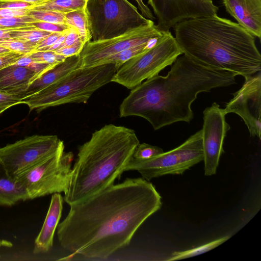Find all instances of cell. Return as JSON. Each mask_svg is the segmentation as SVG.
<instances>
[{"instance_id":"6da1fadb","label":"cell","mask_w":261,"mask_h":261,"mask_svg":"<svg viewBox=\"0 0 261 261\" xmlns=\"http://www.w3.org/2000/svg\"><path fill=\"white\" fill-rule=\"evenodd\" d=\"M162 205L152 183L143 178H126L70 205L57 228L59 242L72 255L106 259L129 245Z\"/></svg>"},{"instance_id":"7a4b0ae2","label":"cell","mask_w":261,"mask_h":261,"mask_svg":"<svg viewBox=\"0 0 261 261\" xmlns=\"http://www.w3.org/2000/svg\"><path fill=\"white\" fill-rule=\"evenodd\" d=\"M166 76L156 75L132 89L119 107L120 117L144 118L158 130L179 121L190 122L197 95L235 83L234 73L212 69L179 56Z\"/></svg>"},{"instance_id":"3957f363","label":"cell","mask_w":261,"mask_h":261,"mask_svg":"<svg viewBox=\"0 0 261 261\" xmlns=\"http://www.w3.org/2000/svg\"><path fill=\"white\" fill-rule=\"evenodd\" d=\"M173 30L182 54L203 66L244 77L260 71L255 37L238 23L203 16L184 20Z\"/></svg>"},{"instance_id":"277c9868","label":"cell","mask_w":261,"mask_h":261,"mask_svg":"<svg viewBox=\"0 0 261 261\" xmlns=\"http://www.w3.org/2000/svg\"><path fill=\"white\" fill-rule=\"evenodd\" d=\"M139 140L132 129L107 124L81 145L64 200L69 205L84 200L120 179Z\"/></svg>"},{"instance_id":"5b68a950","label":"cell","mask_w":261,"mask_h":261,"mask_svg":"<svg viewBox=\"0 0 261 261\" xmlns=\"http://www.w3.org/2000/svg\"><path fill=\"white\" fill-rule=\"evenodd\" d=\"M118 69L113 64L78 67L59 81L23 99L30 111L69 103H86L97 90L112 82Z\"/></svg>"},{"instance_id":"8992f818","label":"cell","mask_w":261,"mask_h":261,"mask_svg":"<svg viewBox=\"0 0 261 261\" xmlns=\"http://www.w3.org/2000/svg\"><path fill=\"white\" fill-rule=\"evenodd\" d=\"M84 9L94 41L117 37L153 22L127 0H87Z\"/></svg>"},{"instance_id":"52a82bcc","label":"cell","mask_w":261,"mask_h":261,"mask_svg":"<svg viewBox=\"0 0 261 261\" xmlns=\"http://www.w3.org/2000/svg\"><path fill=\"white\" fill-rule=\"evenodd\" d=\"M62 148L19 175L15 181L33 199L55 193L67 192L71 178L72 152Z\"/></svg>"},{"instance_id":"ba28073f","label":"cell","mask_w":261,"mask_h":261,"mask_svg":"<svg viewBox=\"0 0 261 261\" xmlns=\"http://www.w3.org/2000/svg\"><path fill=\"white\" fill-rule=\"evenodd\" d=\"M182 53L170 31L165 32L155 44L146 51L124 63L114 74L112 82L132 89L144 80L172 65Z\"/></svg>"},{"instance_id":"9c48e42d","label":"cell","mask_w":261,"mask_h":261,"mask_svg":"<svg viewBox=\"0 0 261 261\" xmlns=\"http://www.w3.org/2000/svg\"><path fill=\"white\" fill-rule=\"evenodd\" d=\"M203 160L201 129L177 147L146 160L133 157L124 171L137 170L142 178L150 179L167 174H182Z\"/></svg>"},{"instance_id":"30bf717a","label":"cell","mask_w":261,"mask_h":261,"mask_svg":"<svg viewBox=\"0 0 261 261\" xmlns=\"http://www.w3.org/2000/svg\"><path fill=\"white\" fill-rule=\"evenodd\" d=\"M64 143L56 135H33L0 148V161L15 181L21 174L52 155Z\"/></svg>"},{"instance_id":"8fae6325","label":"cell","mask_w":261,"mask_h":261,"mask_svg":"<svg viewBox=\"0 0 261 261\" xmlns=\"http://www.w3.org/2000/svg\"><path fill=\"white\" fill-rule=\"evenodd\" d=\"M165 32L160 31L153 22L117 37L88 41L80 54V67L102 65L113 55L139 45L156 42Z\"/></svg>"},{"instance_id":"7c38bea8","label":"cell","mask_w":261,"mask_h":261,"mask_svg":"<svg viewBox=\"0 0 261 261\" xmlns=\"http://www.w3.org/2000/svg\"><path fill=\"white\" fill-rule=\"evenodd\" d=\"M242 87L223 109L226 115L233 113L241 117L250 135L259 139L261 136V74L244 77Z\"/></svg>"},{"instance_id":"4fadbf2b","label":"cell","mask_w":261,"mask_h":261,"mask_svg":"<svg viewBox=\"0 0 261 261\" xmlns=\"http://www.w3.org/2000/svg\"><path fill=\"white\" fill-rule=\"evenodd\" d=\"M202 131L204 170L205 176L216 173L220 156L224 152L223 145L230 126L225 120L224 110L214 102L203 112Z\"/></svg>"},{"instance_id":"5bb4252c","label":"cell","mask_w":261,"mask_h":261,"mask_svg":"<svg viewBox=\"0 0 261 261\" xmlns=\"http://www.w3.org/2000/svg\"><path fill=\"white\" fill-rule=\"evenodd\" d=\"M162 32L189 18L217 15L218 7L209 0H148Z\"/></svg>"},{"instance_id":"9a60e30c","label":"cell","mask_w":261,"mask_h":261,"mask_svg":"<svg viewBox=\"0 0 261 261\" xmlns=\"http://www.w3.org/2000/svg\"><path fill=\"white\" fill-rule=\"evenodd\" d=\"M226 11L254 37H261V0H222Z\"/></svg>"},{"instance_id":"2e32d148","label":"cell","mask_w":261,"mask_h":261,"mask_svg":"<svg viewBox=\"0 0 261 261\" xmlns=\"http://www.w3.org/2000/svg\"><path fill=\"white\" fill-rule=\"evenodd\" d=\"M63 201L64 198L60 193H54L51 196L45 220L35 240L34 254L46 253L53 247L55 230L62 215Z\"/></svg>"},{"instance_id":"e0dca14e","label":"cell","mask_w":261,"mask_h":261,"mask_svg":"<svg viewBox=\"0 0 261 261\" xmlns=\"http://www.w3.org/2000/svg\"><path fill=\"white\" fill-rule=\"evenodd\" d=\"M37 78L35 72L22 66L11 65L4 67L0 69V92L23 98L30 85Z\"/></svg>"},{"instance_id":"ac0fdd59","label":"cell","mask_w":261,"mask_h":261,"mask_svg":"<svg viewBox=\"0 0 261 261\" xmlns=\"http://www.w3.org/2000/svg\"><path fill=\"white\" fill-rule=\"evenodd\" d=\"M80 55L67 57L34 81L23 95V99L59 81L80 67Z\"/></svg>"},{"instance_id":"d6986e66","label":"cell","mask_w":261,"mask_h":261,"mask_svg":"<svg viewBox=\"0 0 261 261\" xmlns=\"http://www.w3.org/2000/svg\"><path fill=\"white\" fill-rule=\"evenodd\" d=\"M27 200L26 193L9 177L0 161V205L12 206Z\"/></svg>"},{"instance_id":"ffe728a7","label":"cell","mask_w":261,"mask_h":261,"mask_svg":"<svg viewBox=\"0 0 261 261\" xmlns=\"http://www.w3.org/2000/svg\"><path fill=\"white\" fill-rule=\"evenodd\" d=\"M65 24L74 29L85 43L91 40L84 8L64 14Z\"/></svg>"},{"instance_id":"44dd1931","label":"cell","mask_w":261,"mask_h":261,"mask_svg":"<svg viewBox=\"0 0 261 261\" xmlns=\"http://www.w3.org/2000/svg\"><path fill=\"white\" fill-rule=\"evenodd\" d=\"M86 1L87 0H49L35 5L33 8L65 14L84 8Z\"/></svg>"},{"instance_id":"7402d4cb","label":"cell","mask_w":261,"mask_h":261,"mask_svg":"<svg viewBox=\"0 0 261 261\" xmlns=\"http://www.w3.org/2000/svg\"><path fill=\"white\" fill-rule=\"evenodd\" d=\"M156 42L139 45L113 55L107 58L103 61L102 64H113L118 69L128 60L146 51L153 46Z\"/></svg>"},{"instance_id":"603a6c76","label":"cell","mask_w":261,"mask_h":261,"mask_svg":"<svg viewBox=\"0 0 261 261\" xmlns=\"http://www.w3.org/2000/svg\"><path fill=\"white\" fill-rule=\"evenodd\" d=\"M229 238V236H226L196 248L185 251L174 252L172 254L171 256L167 259V260L170 261L182 259L204 253L218 247L226 242Z\"/></svg>"},{"instance_id":"cb8c5ba5","label":"cell","mask_w":261,"mask_h":261,"mask_svg":"<svg viewBox=\"0 0 261 261\" xmlns=\"http://www.w3.org/2000/svg\"><path fill=\"white\" fill-rule=\"evenodd\" d=\"M51 33L39 30L33 27L11 29L10 38H17L37 44L41 40Z\"/></svg>"},{"instance_id":"d4e9b609","label":"cell","mask_w":261,"mask_h":261,"mask_svg":"<svg viewBox=\"0 0 261 261\" xmlns=\"http://www.w3.org/2000/svg\"><path fill=\"white\" fill-rule=\"evenodd\" d=\"M27 15L36 21L65 24L64 14L56 11L32 8Z\"/></svg>"},{"instance_id":"484cf974","label":"cell","mask_w":261,"mask_h":261,"mask_svg":"<svg viewBox=\"0 0 261 261\" xmlns=\"http://www.w3.org/2000/svg\"><path fill=\"white\" fill-rule=\"evenodd\" d=\"M0 45L10 51L27 54L36 49L37 44L21 39L9 38L0 40Z\"/></svg>"},{"instance_id":"4316f807","label":"cell","mask_w":261,"mask_h":261,"mask_svg":"<svg viewBox=\"0 0 261 261\" xmlns=\"http://www.w3.org/2000/svg\"><path fill=\"white\" fill-rule=\"evenodd\" d=\"M13 65L22 66L35 72L37 74L38 78L55 66L35 61L28 54H24Z\"/></svg>"},{"instance_id":"83f0119b","label":"cell","mask_w":261,"mask_h":261,"mask_svg":"<svg viewBox=\"0 0 261 261\" xmlns=\"http://www.w3.org/2000/svg\"><path fill=\"white\" fill-rule=\"evenodd\" d=\"M27 54L35 61L53 66H55L66 59L54 51L35 50Z\"/></svg>"},{"instance_id":"f1b7e54d","label":"cell","mask_w":261,"mask_h":261,"mask_svg":"<svg viewBox=\"0 0 261 261\" xmlns=\"http://www.w3.org/2000/svg\"><path fill=\"white\" fill-rule=\"evenodd\" d=\"M164 151L156 146L145 143L139 144L136 147L133 158L137 160H146L158 155Z\"/></svg>"},{"instance_id":"f546056e","label":"cell","mask_w":261,"mask_h":261,"mask_svg":"<svg viewBox=\"0 0 261 261\" xmlns=\"http://www.w3.org/2000/svg\"><path fill=\"white\" fill-rule=\"evenodd\" d=\"M34 19L28 15L21 17L0 18V29H13L32 27Z\"/></svg>"},{"instance_id":"4dcf8cb0","label":"cell","mask_w":261,"mask_h":261,"mask_svg":"<svg viewBox=\"0 0 261 261\" xmlns=\"http://www.w3.org/2000/svg\"><path fill=\"white\" fill-rule=\"evenodd\" d=\"M23 103L22 96L0 92V115L9 108Z\"/></svg>"},{"instance_id":"1f68e13d","label":"cell","mask_w":261,"mask_h":261,"mask_svg":"<svg viewBox=\"0 0 261 261\" xmlns=\"http://www.w3.org/2000/svg\"><path fill=\"white\" fill-rule=\"evenodd\" d=\"M85 43L79 38L73 44L59 49L55 52L65 58L74 55H79L82 51Z\"/></svg>"},{"instance_id":"d6a6232c","label":"cell","mask_w":261,"mask_h":261,"mask_svg":"<svg viewBox=\"0 0 261 261\" xmlns=\"http://www.w3.org/2000/svg\"><path fill=\"white\" fill-rule=\"evenodd\" d=\"M32 25L37 29L50 33L62 32L69 29L65 24L54 23L46 22L35 21Z\"/></svg>"},{"instance_id":"836d02e7","label":"cell","mask_w":261,"mask_h":261,"mask_svg":"<svg viewBox=\"0 0 261 261\" xmlns=\"http://www.w3.org/2000/svg\"><path fill=\"white\" fill-rule=\"evenodd\" d=\"M64 32L51 33L37 44L36 50H45L53 45Z\"/></svg>"},{"instance_id":"e575fe53","label":"cell","mask_w":261,"mask_h":261,"mask_svg":"<svg viewBox=\"0 0 261 261\" xmlns=\"http://www.w3.org/2000/svg\"><path fill=\"white\" fill-rule=\"evenodd\" d=\"M33 4L22 2L0 0V9L6 8L15 10H29L33 8Z\"/></svg>"},{"instance_id":"d590c367","label":"cell","mask_w":261,"mask_h":261,"mask_svg":"<svg viewBox=\"0 0 261 261\" xmlns=\"http://www.w3.org/2000/svg\"><path fill=\"white\" fill-rule=\"evenodd\" d=\"M24 54L9 51L0 55V69L13 65Z\"/></svg>"},{"instance_id":"8d00e7d4","label":"cell","mask_w":261,"mask_h":261,"mask_svg":"<svg viewBox=\"0 0 261 261\" xmlns=\"http://www.w3.org/2000/svg\"><path fill=\"white\" fill-rule=\"evenodd\" d=\"M28 10L0 9V18L21 17L27 15Z\"/></svg>"},{"instance_id":"74e56055","label":"cell","mask_w":261,"mask_h":261,"mask_svg":"<svg viewBox=\"0 0 261 261\" xmlns=\"http://www.w3.org/2000/svg\"><path fill=\"white\" fill-rule=\"evenodd\" d=\"M69 28V32L67 35L64 41L60 46L59 49L73 44L80 38V36L77 32L74 29L72 28Z\"/></svg>"},{"instance_id":"f35d334b","label":"cell","mask_w":261,"mask_h":261,"mask_svg":"<svg viewBox=\"0 0 261 261\" xmlns=\"http://www.w3.org/2000/svg\"><path fill=\"white\" fill-rule=\"evenodd\" d=\"M137 5L138 8L141 12V15L144 17L150 19L151 20L155 19L153 14L150 9L146 6L143 0H135Z\"/></svg>"},{"instance_id":"ab89813d","label":"cell","mask_w":261,"mask_h":261,"mask_svg":"<svg viewBox=\"0 0 261 261\" xmlns=\"http://www.w3.org/2000/svg\"><path fill=\"white\" fill-rule=\"evenodd\" d=\"M11 29H0V40L9 38Z\"/></svg>"},{"instance_id":"60d3db41","label":"cell","mask_w":261,"mask_h":261,"mask_svg":"<svg viewBox=\"0 0 261 261\" xmlns=\"http://www.w3.org/2000/svg\"><path fill=\"white\" fill-rule=\"evenodd\" d=\"M8 1L25 2V3L33 4L35 6V5H37L46 2L49 0H8Z\"/></svg>"},{"instance_id":"b9f144b4","label":"cell","mask_w":261,"mask_h":261,"mask_svg":"<svg viewBox=\"0 0 261 261\" xmlns=\"http://www.w3.org/2000/svg\"><path fill=\"white\" fill-rule=\"evenodd\" d=\"M10 51L7 48L0 45V55Z\"/></svg>"},{"instance_id":"7bdbcfd3","label":"cell","mask_w":261,"mask_h":261,"mask_svg":"<svg viewBox=\"0 0 261 261\" xmlns=\"http://www.w3.org/2000/svg\"><path fill=\"white\" fill-rule=\"evenodd\" d=\"M8 242H5L4 241H2L0 239V246H8Z\"/></svg>"},{"instance_id":"ee69618b","label":"cell","mask_w":261,"mask_h":261,"mask_svg":"<svg viewBox=\"0 0 261 261\" xmlns=\"http://www.w3.org/2000/svg\"><path fill=\"white\" fill-rule=\"evenodd\" d=\"M209 1H212V0H209Z\"/></svg>"}]
</instances>
